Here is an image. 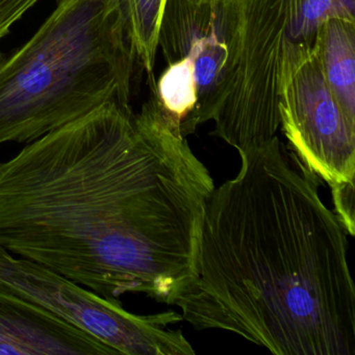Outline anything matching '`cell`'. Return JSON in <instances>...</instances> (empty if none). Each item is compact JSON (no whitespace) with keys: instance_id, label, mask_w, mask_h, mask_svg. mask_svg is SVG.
Segmentation results:
<instances>
[{"instance_id":"obj_1","label":"cell","mask_w":355,"mask_h":355,"mask_svg":"<svg viewBox=\"0 0 355 355\" xmlns=\"http://www.w3.org/2000/svg\"><path fill=\"white\" fill-rule=\"evenodd\" d=\"M213 178L153 93L107 103L0 162V246L105 298L194 286Z\"/></svg>"},{"instance_id":"obj_2","label":"cell","mask_w":355,"mask_h":355,"mask_svg":"<svg viewBox=\"0 0 355 355\" xmlns=\"http://www.w3.org/2000/svg\"><path fill=\"white\" fill-rule=\"evenodd\" d=\"M205 205L194 286L175 303L196 330L277 355H354L347 234L321 180L277 136L238 150Z\"/></svg>"},{"instance_id":"obj_3","label":"cell","mask_w":355,"mask_h":355,"mask_svg":"<svg viewBox=\"0 0 355 355\" xmlns=\"http://www.w3.org/2000/svg\"><path fill=\"white\" fill-rule=\"evenodd\" d=\"M136 61L121 0H57L31 40L0 51V144L34 142L107 103L130 107Z\"/></svg>"},{"instance_id":"obj_4","label":"cell","mask_w":355,"mask_h":355,"mask_svg":"<svg viewBox=\"0 0 355 355\" xmlns=\"http://www.w3.org/2000/svg\"><path fill=\"white\" fill-rule=\"evenodd\" d=\"M299 0H226L228 57L211 121L240 149L276 136L282 63L296 42Z\"/></svg>"},{"instance_id":"obj_5","label":"cell","mask_w":355,"mask_h":355,"mask_svg":"<svg viewBox=\"0 0 355 355\" xmlns=\"http://www.w3.org/2000/svg\"><path fill=\"white\" fill-rule=\"evenodd\" d=\"M0 290L92 334L123 355H194L175 311L130 313L118 298L99 296L53 270L0 246Z\"/></svg>"},{"instance_id":"obj_6","label":"cell","mask_w":355,"mask_h":355,"mask_svg":"<svg viewBox=\"0 0 355 355\" xmlns=\"http://www.w3.org/2000/svg\"><path fill=\"white\" fill-rule=\"evenodd\" d=\"M226 0H167L159 32L167 67L151 93L187 138L211 121L228 57Z\"/></svg>"},{"instance_id":"obj_7","label":"cell","mask_w":355,"mask_h":355,"mask_svg":"<svg viewBox=\"0 0 355 355\" xmlns=\"http://www.w3.org/2000/svg\"><path fill=\"white\" fill-rule=\"evenodd\" d=\"M278 111L288 146L320 180L330 190L354 184L355 121L328 86L313 43L288 47Z\"/></svg>"},{"instance_id":"obj_8","label":"cell","mask_w":355,"mask_h":355,"mask_svg":"<svg viewBox=\"0 0 355 355\" xmlns=\"http://www.w3.org/2000/svg\"><path fill=\"white\" fill-rule=\"evenodd\" d=\"M0 354L117 355L92 334L0 290Z\"/></svg>"},{"instance_id":"obj_9","label":"cell","mask_w":355,"mask_h":355,"mask_svg":"<svg viewBox=\"0 0 355 355\" xmlns=\"http://www.w3.org/2000/svg\"><path fill=\"white\" fill-rule=\"evenodd\" d=\"M313 46L328 86L355 121V19L326 18L318 26Z\"/></svg>"},{"instance_id":"obj_10","label":"cell","mask_w":355,"mask_h":355,"mask_svg":"<svg viewBox=\"0 0 355 355\" xmlns=\"http://www.w3.org/2000/svg\"><path fill=\"white\" fill-rule=\"evenodd\" d=\"M167 0H121L124 15L140 62L153 76L159 49V32Z\"/></svg>"},{"instance_id":"obj_11","label":"cell","mask_w":355,"mask_h":355,"mask_svg":"<svg viewBox=\"0 0 355 355\" xmlns=\"http://www.w3.org/2000/svg\"><path fill=\"white\" fill-rule=\"evenodd\" d=\"M329 17L355 19V0H299L295 24L297 43H313L318 26Z\"/></svg>"},{"instance_id":"obj_12","label":"cell","mask_w":355,"mask_h":355,"mask_svg":"<svg viewBox=\"0 0 355 355\" xmlns=\"http://www.w3.org/2000/svg\"><path fill=\"white\" fill-rule=\"evenodd\" d=\"M39 0H0V40L10 34L12 26Z\"/></svg>"}]
</instances>
